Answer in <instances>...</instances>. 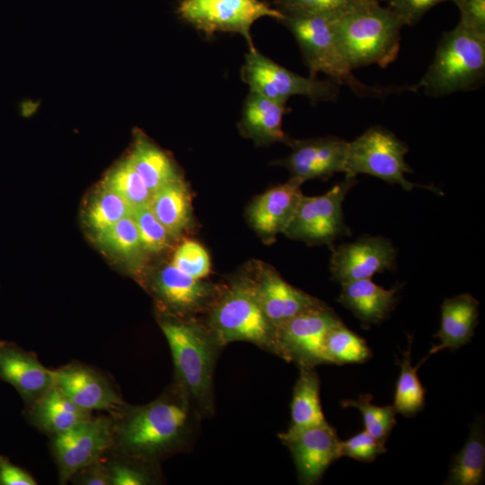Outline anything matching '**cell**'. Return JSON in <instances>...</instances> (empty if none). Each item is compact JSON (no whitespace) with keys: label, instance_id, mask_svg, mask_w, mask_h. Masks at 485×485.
<instances>
[{"label":"cell","instance_id":"1","mask_svg":"<svg viewBox=\"0 0 485 485\" xmlns=\"http://www.w3.org/2000/svg\"><path fill=\"white\" fill-rule=\"evenodd\" d=\"M203 419L175 382L155 401L130 410L120 425L119 444L129 456L156 462L191 450Z\"/></svg>","mask_w":485,"mask_h":485},{"label":"cell","instance_id":"2","mask_svg":"<svg viewBox=\"0 0 485 485\" xmlns=\"http://www.w3.org/2000/svg\"><path fill=\"white\" fill-rule=\"evenodd\" d=\"M172 356L175 380L204 418L216 410L214 374L225 345L201 317L163 313L158 321Z\"/></svg>","mask_w":485,"mask_h":485},{"label":"cell","instance_id":"3","mask_svg":"<svg viewBox=\"0 0 485 485\" xmlns=\"http://www.w3.org/2000/svg\"><path fill=\"white\" fill-rule=\"evenodd\" d=\"M377 0H366L336 18V34L352 70L371 65L383 68L397 57L400 17Z\"/></svg>","mask_w":485,"mask_h":485},{"label":"cell","instance_id":"4","mask_svg":"<svg viewBox=\"0 0 485 485\" xmlns=\"http://www.w3.org/2000/svg\"><path fill=\"white\" fill-rule=\"evenodd\" d=\"M201 319L225 346L246 341L277 356L276 327L262 310L250 270L224 284Z\"/></svg>","mask_w":485,"mask_h":485},{"label":"cell","instance_id":"5","mask_svg":"<svg viewBox=\"0 0 485 485\" xmlns=\"http://www.w3.org/2000/svg\"><path fill=\"white\" fill-rule=\"evenodd\" d=\"M484 75L485 34L458 23L443 34L427 72L410 88L442 97L475 89L483 82Z\"/></svg>","mask_w":485,"mask_h":485},{"label":"cell","instance_id":"6","mask_svg":"<svg viewBox=\"0 0 485 485\" xmlns=\"http://www.w3.org/2000/svg\"><path fill=\"white\" fill-rule=\"evenodd\" d=\"M339 14H284L280 21L293 34L312 77L323 73L338 84H346L360 96H383L399 88L373 87L357 79L336 34Z\"/></svg>","mask_w":485,"mask_h":485},{"label":"cell","instance_id":"7","mask_svg":"<svg viewBox=\"0 0 485 485\" xmlns=\"http://www.w3.org/2000/svg\"><path fill=\"white\" fill-rule=\"evenodd\" d=\"M408 146L392 131L375 126L348 143L345 177L368 174L391 184H399L407 191L416 187L438 193L432 186L419 185L408 181L405 173L412 172L405 161Z\"/></svg>","mask_w":485,"mask_h":485},{"label":"cell","instance_id":"8","mask_svg":"<svg viewBox=\"0 0 485 485\" xmlns=\"http://www.w3.org/2000/svg\"><path fill=\"white\" fill-rule=\"evenodd\" d=\"M242 79L250 91L285 103L295 95L313 102L335 101L340 93V84L334 81L299 75L261 54L254 45L249 46Z\"/></svg>","mask_w":485,"mask_h":485},{"label":"cell","instance_id":"9","mask_svg":"<svg viewBox=\"0 0 485 485\" xmlns=\"http://www.w3.org/2000/svg\"><path fill=\"white\" fill-rule=\"evenodd\" d=\"M357 183L356 178L345 177L322 195H303L284 234L309 244H331L338 238L349 236L351 231L345 223L342 203Z\"/></svg>","mask_w":485,"mask_h":485},{"label":"cell","instance_id":"10","mask_svg":"<svg viewBox=\"0 0 485 485\" xmlns=\"http://www.w3.org/2000/svg\"><path fill=\"white\" fill-rule=\"evenodd\" d=\"M342 322L324 302L276 328L277 356L299 368L327 364L324 342L330 330Z\"/></svg>","mask_w":485,"mask_h":485},{"label":"cell","instance_id":"11","mask_svg":"<svg viewBox=\"0 0 485 485\" xmlns=\"http://www.w3.org/2000/svg\"><path fill=\"white\" fill-rule=\"evenodd\" d=\"M180 16L207 35L234 32L253 45L251 28L264 17L281 21L284 14L260 0H181Z\"/></svg>","mask_w":485,"mask_h":485},{"label":"cell","instance_id":"12","mask_svg":"<svg viewBox=\"0 0 485 485\" xmlns=\"http://www.w3.org/2000/svg\"><path fill=\"white\" fill-rule=\"evenodd\" d=\"M223 286L194 278L170 263L152 278L150 289L163 313L191 318L201 317L208 311Z\"/></svg>","mask_w":485,"mask_h":485},{"label":"cell","instance_id":"13","mask_svg":"<svg viewBox=\"0 0 485 485\" xmlns=\"http://www.w3.org/2000/svg\"><path fill=\"white\" fill-rule=\"evenodd\" d=\"M289 450L298 481L313 485L320 481L330 465L342 457L341 440L329 424L304 428H287L278 434Z\"/></svg>","mask_w":485,"mask_h":485},{"label":"cell","instance_id":"14","mask_svg":"<svg viewBox=\"0 0 485 485\" xmlns=\"http://www.w3.org/2000/svg\"><path fill=\"white\" fill-rule=\"evenodd\" d=\"M397 251L384 236H362L332 251L330 269L331 278L343 283L371 278L376 273L393 270Z\"/></svg>","mask_w":485,"mask_h":485},{"label":"cell","instance_id":"15","mask_svg":"<svg viewBox=\"0 0 485 485\" xmlns=\"http://www.w3.org/2000/svg\"><path fill=\"white\" fill-rule=\"evenodd\" d=\"M112 442L111 421L89 419L78 426L55 435L54 450L62 481L93 464Z\"/></svg>","mask_w":485,"mask_h":485},{"label":"cell","instance_id":"16","mask_svg":"<svg viewBox=\"0 0 485 485\" xmlns=\"http://www.w3.org/2000/svg\"><path fill=\"white\" fill-rule=\"evenodd\" d=\"M348 141L328 136L312 139L292 140L290 154L278 162L291 173V177L304 181L311 179H326L337 172H343L348 150Z\"/></svg>","mask_w":485,"mask_h":485},{"label":"cell","instance_id":"17","mask_svg":"<svg viewBox=\"0 0 485 485\" xmlns=\"http://www.w3.org/2000/svg\"><path fill=\"white\" fill-rule=\"evenodd\" d=\"M250 272L262 310L276 328L322 303V300L287 283L269 265L256 263Z\"/></svg>","mask_w":485,"mask_h":485},{"label":"cell","instance_id":"18","mask_svg":"<svg viewBox=\"0 0 485 485\" xmlns=\"http://www.w3.org/2000/svg\"><path fill=\"white\" fill-rule=\"evenodd\" d=\"M304 181L291 177L288 181L276 185L258 196L247 210L251 227L265 239L272 241L288 227L303 196Z\"/></svg>","mask_w":485,"mask_h":485},{"label":"cell","instance_id":"19","mask_svg":"<svg viewBox=\"0 0 485 485\" xmlns=\"http://www.w3.org/2000/svg\"><path fill=\"white\" fill-rule=\"evenodd\" d=\"M54 385L86 411L125 407L102 376L83 366L69 365L54 371Z\"/></svg>","mask_w":485,"mask_h":485},{"label":"cell","instance_id":"20","mask_svg":"<svg viewBox=\"0 0 485 485\" xmlns=\"http://www.w3.org/2000/svg\"><path fill=\"white\" fill-rule=\"evenodd\" d=\"M0 377L28 401H37L54 385V371L18 346L0 342Z\"/></svg>","mask_w":485,"mask_h":485},{"label":"cell","instance_id":"21","mask_svg":"<svg viewBox=\"0 0 485 485\" xmlns=\"http://www.w3.org/2000/svg\"><path fill=\"white\" fill-rule=\"evenodd\" d=\"M399 288L385 289L371 278L354 280L341 284L338 301L368 328L382 322L394 309Z\"/></svg>","mask_w":485,"mask_h":485},{"label":"cell","instance_id":"22","mask_svg":"<svg viewBox=\"0 0 485 485\" xmlns=\"http://www.w3.org/2000/svg\"><path fill=\"white\" fill-rule=\"evenodd\" d=\"M285 102L250 91L243 105L239 129L242 136L259 145L276 142L289 144L291 139L282 128Z\"/></svg>","mask_w":485,"mask_h":485},{"label":"cell","instance_id":"23","mask_svg":"<svg viewBox=\"0 0 485 485\" xmlns=\"http://www.w3.org/2000/svg\"><path fill=\"white\" fill-rule=\"evenodd\" d=\"M479 302L470 294L446 298L441 305V324L435 335L440 343L429 355L445 348L458 349L470 342L478 322Z\"/></svg>","mask_w":485,"mask_h":485},{"label":"cell","instance_id":"24","mask_svg":"<svg viewBox=\"0 0 485 485\" xmlns=\"http://www.w3.org/2000/svg\"><path fill=\"white\" fill-rule=\"evenodd\" d=\"M128 159L152 194L169 182L182 179L170 156L140 131L135 134Z\"/></svg>","mask_w":485,"mask_h":485},{"label":"cell","instance_id":"25","mask_svg":"<svg viewBox=\"0 0 485 485\" xmlns=\"http://www.w3.org/2000/svg\"><path fill=\"white\" fill-rule=\"evenodd\" d=\"M149 206L172 238L181 234L191 223V196L183 179L159 189L153 194Z\"/></svg>","mask_w":485,"mask_h":485},{"label":"cell","instance_id":"26","mask_svg":"<svg viewBox=\"0 0 485 485\" xmlns=\"http://www.w3.org/2000/svg\"><path fill=\"white\" fill-rule=\"evenodd\" d=\"M32 416L40 428L55 435L91 419L89 411L77 407L56 385L36 401Z\"/></svg>","mask_w":485,"mask_h":485},{"label":"cell","instance_id":"27","mask_svg":"<svg viewBox=\"0 0 485 485\" xmlns=\"http://www.w3.org/2000/svg\"><path fill=\"white\" fill-rule=\"evenodd\" d=\"M293 389L289 428H304L328 423L320 401V379L315 368L301 367Z\"/></svg>","mask_w":485,"mask_h":485},{"label":"cell","instance_id":"28","mask_svg":"<svg viewBox=\"0 0 485 485\" xmlns=\"http://www.w3.org/2000/svg\"><path fill=\"white\" fill-rule=\"evenodd\" d=\"M485 436L482 419L475 421L463 448L454 456L445 484L479 485L484 481Z\"/></svg>","mask_w":485,"mask_h":485},{"label":"cell","instance_id":"29","mask_svg":"<svg viewBox=\"0 0 485 485\" xmlns=\"http://www.w3.org/2000/svg\"><path fill=\"white\" fill-rule=\"evenodd\" d=\"M411 346L412 336H409L408 348L402 353V358L399 364L401 371L392 404L396 412L405 417L415 416L425 406V389L418 376V369L428 357L423 358L418 366H412Z\"/></svg>","mask_w":485,"mask_h":485},{"label":"cell","instance_id":"30","mask_svg":"<svg viewBox=\"0 0 485 485\" xmlns=\"http://www.w3.org/2000/svg\"><path fill=\"white\" fill-rule=\"evenodd\" d=\"M327 364L363 363L372 355L366 342L342 322L332 327L324 342Z\"/></svg>","mask_w":485,"mask_h":485},{"label":"cell","instance_id":"31","mask_svg":"<svg viewBox=\"0 0 485 485\" xmlns=\"http://www.w3.org/2000/svg\"><path fill=\"white\" fill-rule=\"evenodd\" d=\"M101 186L119 195L133 209L148 206L153 196L128 157L106 174Z\"/></svg>","mask_w":485,"mask_h":485},{"label":"cell","instance_id":"32","mask_svg":"<svg viewBox=\"0 0 485 485\" xmlns=\"http://www.w3.org/2000/svg\"><path fill=\"white\" fill-rule=\"evenodd\" d=\"M133 211L119 195L101 186L87 207L85 218L91 229L99 234L119 220L131 216Z\"/></svg>","mask_w":485,"mask_h":485},{"label":"cell","instance_id":"33","mask_svg":"<svg viewBox=\"0 0 485 485\" xmlns=\"http://www.w3.org/2000/svg\"><path fill=\"white\" fill-rule=\"evenodd\" d=\"M372 401V394H362L357 400H343L341 406L357 408L362 414L365 430L385 444L396 424L397 412L392 405L376 406Z\"/></svg>","mask_w":485,"mask_h":485},{"label":"cell","instance_id":"34","mask_svg":"<svg viewBox=\"0 0 485 485\" xmlns=\"http://www.w3.org/2000/svg\"><path fill=\"white\" fill-rule=\"evenodd\" d=\"M97 236L104 246L125 258L136 259L145 251L133 214L119 220Z\"/></svg>","mask_w":485,"mask_h":485},{"label":"cell","instance_id":"35","mask_svg":"<svg viewBox=\"0 0 485 485\" xmlns=\"http://www.w3.org/2000/svg\"><path fill=\"white\" fill-rule=\"evenodd\" d=\"M133 217L146 252L157 254L169 246L172 237L155 217L149 205L135 208Z\"/></svg>","mask_w":485,"mask_h":485},{"label":"cell","instance_id":"36","mask_svg":"<svg viewBox=\"0 0 485 485\" xmlns=\"http://www.w3.org/2000/svg\"><path fill=\"white\" fill-rule=\"evenodd\" d=\"M171 263L181 271L198 279H204L211 271L207 251L193 240H185L177 247Z\"/></svg>","mask_w":485,"mask_h":485},{"label":"cell","instance_id":"37","mask_svg":"<svg viewBox=\"0 0 485 485\" xmlns=\"http://www.w3.org/2000/svg\"><path fill=\"white\" fill-rule=\"evenodd\" d=\"M366 0H275L283 14H341Z\"/></svg>","mask_w":485,"mask_h":485},{"label":"cell","instance_id":"38","mask_svg":"<svg viewBox=\"0 0 485 485\" xmlns=\"http://www.w3.org/2000/svg\"><path fill=\"white\" fill-rule=\"evenodd\" d=\"M341 455L369 463L386 452L385 444L380 442L366 430L340 443Z\"/></svg>","mask_w":485,"mask_h":485},{"label":"cell","instance_id":"39","mask_svg":"<svg viewBox=\"0 0 485 485\" xmlns=\"http://www.w3.org/2000/svg\"><path fill=\"white\" fill-rule=\"evenodd\" d=\"M155 462L140 460L138 463L116 464L113 466L110 483L114 485H146L156 481L155 472L150 465Z\"/></svg>","mask_w":485,"mask_h":485},{"label":"cell","instance_id":"40","mask_svg":"<svg viewBox=\"0 0 485 485\" xmlns=\"http://www.w3.org/2000/svg\"><path fill=\"white\" fill-rule=\"evenodd\" d=\"M451 0H387L391 8L403 25H414L435 5Z\"/></svg>","mask_w":485,"mask_h":485},{"label":"cell","instance_id":"41","mask_svg":"<svg viewBox=\"0 0 485 485\" xmlns=\"http://www.w3.org/2000/svg\"><path fill=\"white\" fill-rule=\"evenodd\" d=\"M460 12L459 24L485 34V0H451Z\"/></svg>","mask_w":485,"mask_h":485},{"label":"cell","instance_id":"42","mask_svg":"<svg viewBox=\"0 0 485 485\" xmlns=\"http://www.w3.org/2000/svg\"><path fill=\"white\" fill-rule=\"evenodd\" d=\"M35 480L25 471L0 456V485H35Z\"/></svg>","mask_w":485,"mask_h":485},{"label":"cell","instance_id":"43","mask_svg":"<svg viewBox=\"0 0 485 485\" xmlns=\"http://www.w3.org/2000/svg\"><path fill=\"white\" fill-rule=\"evenodd\" d=\"M377 1H381V0H377Z\"/></svg>","mask_w":485,"mask_h":485}]
</instances>
